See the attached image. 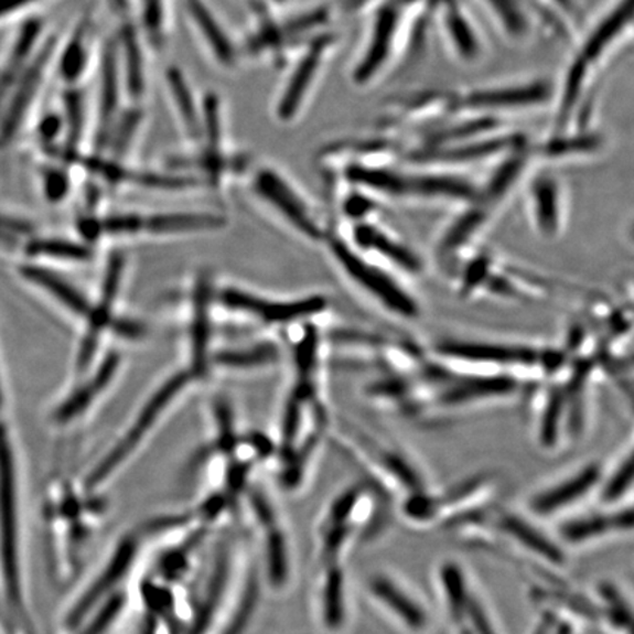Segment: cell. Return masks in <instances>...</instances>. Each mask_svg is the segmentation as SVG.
<instances>
[{
  "mask_svg": "<svg viewBox=\"0 0 634 634\" xmlns=\"http://www.w3.org/2000/svg\"><path fill=\"white\" fill-rule=\"evenodd\" d=\"M499 37L514 44L529 43L540 29L538 18L527 0H469Z\"/></svg>",
  "mask_w": 634,
  "mask_h": 634,
  "instance_id": "e0dca14e",
  "label": "cell"
},
{
  "mask_svg": "<svg viewBox=\"0 0 634 634\" xmlns=\"http://www.w3.org/2000/svg\"><path fill=\"white\" fill-rule=\"evenodd\" d=\"M109 15L112 17L117 30L128 29V26H137L135 0H104ZM140 30V29H139Z\"/></svg>",
  "mask_w": 634,
  "mask_h": 634,
  "instance_id": "d6a6232c",
  "label": "cell"
},
{
  "mask_svg": "<svg viewBox=\"0 0 634 634\" xmlns=\"http://www.w3.org/2000/svg\"><path fill=\"white\" fill-rule=\"evenodd\" d=\"M334 2L310 4L297 11L283 7L250 11V21L239 37L244 62L283 69L297 51L335 21Z\"/></svg>",
  "mask_w": 634,
  "mask_h": 634,
  "instance_id": "3957f363",
  "label": "cell"
},
{
  "mask_svg": "<svg viewBox=\"0 0 634 634\" xmlns=\"http://www.w3.org/2000/svg\"><path fill=\"white\" fill-rule=\"evenodd\" d=\"M438 356L461 365L483 367L547 366V356L516 345L485 343H445L437 348Z\"/></svg>",
  "mask_w": 634,
  "mask_h": 634,
  "instance_id": "9a60e30c",
  "label": "cell"
},
{
  "mask_svg": "<svg viewBox=\"0 0 634 634\" xmlns=\"http://www.w3.org/2000/svg\"><path fill=\"white\" fill-rule=\"evenodd\" d=\"M95 35L96 21L90 12H86L65 42L57 44L53 66L65 88L84 87L95 74L100 52Z\"/></svg>",
  "mask_w": 634,
  "mask_h": 634,
  "instance_id": "8fae6325",
  "label": "cell"
},
{
  "mask_svg": "<svg viewBox=\"0 0 634 634\" xmlns=\"http://www.w3.org/2000/svg\"><path fill=\"white\" fill-rule=\"evenodd\" d=\"M632 525V512L628 509V512L619 513L615 516H592L567 523L566 526H562L561 534L569 542L579 544L613 529H631Z\"/></svg>",
  "mask_w": 634,
  "mask_h": 634,
  "instance_id": "d4e9b609",
  "label": "cell"
},
{
  "mask_svg": "<svg viewBox=\"0 0 634 634\" xmlns=\"http://www.w3.org/2000/svg\"><path fill=\"white\" fill-rule=\"evenodd\" d=\"M144 216L137 213H122L109 216L101 222V228L109 234H137L143 230Z\"/></svg>",
  "mask_w": 634,
  "mask_h": 634,
  "instance_id": "1f68e13d",
  "label": "cell"
},
{
  "mask_svg": "<svg viewBox=\"0 0 634 634\" xmlns=\"http://www.w3.org/2000/svg\"><path fill=\"white\" fill-rule=\"evenodd\" d=\"M633 481V459L632 454L627 455V459L620 464V468L615 470L611 481L606 483L604 491H602V499L606 503H613L622 498L628 487L632 486Z\"/></svg>",
  "mask_w": 634,
  "mask_h": 634,
  "instance_id": "f546056e",
  "label": "cell"
},
{
  "mask_svg": "<svg viewBox=\"0 0 634 634\" xmlns=\"http://www.w3.org/2000/svg\"><path fill=\"white\" fill-rule=\"evenodd\" d=\"M15 473L7 430L0 426V556L9 602L21 609L17 558Z\"/></svg>",
  "mask_w": 634,
  "mask_h": 634,
  "instance_id": "9c48e42d",
  "label": "cell"
},
{
  "mask_svg": "<svg viewBox=\"0 0 634 634\" xmlns=\"http://www.w3.org/2000/svg\"><path fill=\"white\" fill-rule=\"evenodd\" d=\"M189 380L190 375L187 374L175 375L174 378L168 380L166 384H163L162 387L154 393V396L146 402L139 418L136 419L135 425L128 430L126 437L121 439L117 448H114V450L109 452L104 463L97 468L95 476H93L95 481H100L101 477L112 473L114 469L121 464L128 454H131V452L136 450L141 439L146 437V433L149 432L154 422L161 418L163 410H166V407L174 401V398L183 391Z\"/></svg>",
  "mask_w": 634,
  "mask_h": 634,
  "instance_id": "7c38bea8",
  "label": "cell"
},
{
  "mask_svg": "<svg viewBox=\"0 0 634 634\" xmlns=\"http://www.w3.org/2000/svg\"><path fill=\"white\" fill-rule=\"evenodd\" d=\"M343 573L332 570L327 574L325 593H323V614L327 626L340 627L344 622Z\"/></svg>",
  "mask_w": 634,
  "mask_h": 634,
  "instance_id": "4316f807",
  "label": "cell"
},
{
  "mask_svg": "<svg viewBox=\"0 0 634 634\" xmlns=\"http://www.w3.org/2000/svg\"><path fill=\"white\" fill-rule=\"evenodd\" d=\"M69 190V179L64 171L52 170L47 171L44 176V192L49 201L60 202L66 196Z\"/></svg>",
  "mask_w": 634,
  "mask_h": 634,
  "instance_id": "e575fe53",
  "label": "cell"
},
{
  "mask_svg": "<svg viewBox=\"0 0 634 634\" xmlns=\"http://www.w3.org/2000/svg\"><path fill=\"white\" fill-rule=\"evenodd\" d=\"M383 2L384 0H334L336 12L347 17H365L367 12Z\"/></svg>",
  "mask_w": 634,
  "mask_h": 634,
  "instance_id": "d590c367",
  "label": "cell"
},
{
  "mask_svg": "<svg viewBox=\"0 0 634 634\" xmlns=\"http://www.w3.org/2000/svg\"><path fill=\"white\" fill-rule=\"evenodd\" d=\"M277 352L270 347H259L255 350H248V352L241 353H228L221 356L219 362L225 366H259L264 363L272 362Z\"/></svg>",
  "mask_w": 634,
  "mask_h": 634,
  "instance_id": "4dcf8cb0",
  "label": "cell"
},
{
  "mask_svg": "<svg viewBox=\"0 0 634 634\" xmlns=\"http://www.w3.org/2000/svg\"><path fill=\"white\" fill-rule=\"evenodd\" d=\"M224 219L211 213H165V215L144 216L143 229L154 234L192 233L221 228Z\"/></svg>",
  "mask_w": 634,
  "mask_h": 634,
  "instance_id": "cb8c5ba5",
  "label": "cell"
},
{
  "mask_svg": "<svg viewBox=\"0 0 634 634\" xmlns=\"http://www.w3.org/2000/svg\"><path fill=\"white\" fill-rule=\"evenodd\" d=\"M352 233L353 244L350 246L362 255L370 259L374 256V260L387 261L393 268L400 269L411 277L423 272L420 257L397 235L380 228L378 219L356 222Z\"/></svg>",
  "mask_w": 634,
  "mask_h": 634,
  "instance_id": "5bb4252c",
  "label": "cell"
},
{
  "mask_svg": "<svg viewBox=\"0 0 634 634\" xmlns=\"http://www.w3.org/2000/svg\"><path fill=\"white\" fill-rule=\"evenodd\" d=\"M557 634H570V628L569 627H562L560 632H558Z\"/></svg>",
  "mask_w": 634,
  "mask_h": 634,
  "instance_id": "b9f144b4",
  "label": "cell"
},
{
  "mask_svg": "<svg viewBox=\"0 0 634 634\" xmlns=\"http://www.w3.org/2000/svg\"><path fill=\"white\" fill-rule=\"evenodd\" d=\"M501 527L513 538H516L518 542L525 545L526 548L531 549V551L539 554L549 561L561 562L562 554L558 549L557 545L549 542L542 534H539L535 527L527 525L522 518L514 516H505L501 520Z\"/></svg>",
  "mask_w": 634,
  "mask_h": 634,
  "instance_id": "484cf974",
  "label": "cell"
},
{
  "mask_svg": "<svg viewBox=\"0 0 634 634\" xmlns=\"http://www.w3.org/2000/svg\"><path fill=\"white\" fill-rule=\"evenodd\" d=\"M556 83L545 77L496 79L454 90L455 115H474L512 122L517 115L552 106Z\"/></svg>",
  "mask_w": 634,
  "mask_h": 634,
  "instance_id": "5b68a950",
  "label": "cell"
},
{
  "mask_svg": "<svg viewBox=\"0 0 634 634\" xmlns=\"http://www.w3.org/2000/svg\"><path fill=\"white\" fill-rule=\"evenodd\" d=\"M25 230L21 222L11 219V217L0 216V241H13L18 233Z\"/></svg>",
  "mask_w": 634,
  "mask_h": 634,
  "instance_id": "74e56055",
  "label": "cell"
},
{
  "mask_svg": "<svg viewBox=\"0 0 634 634\" xmlns=\"http://www.w3.org/2000/svg\"><path fill=\"white\" fill-rule=\"evenodd\" d=\"M21 273L24 275L29 281L49 292L53 299L61 301L71 312L78 314V316H88V314H90L92 309L86 297L82 295V292L75 290L73 286H69L68 282L57 277V275L39 268V266H24V268L21 269Z\"/></svg>",
  "mask_w": 634,
  "mask_h": 634,
  "instance_id": "7402d4cb",
  "label": "cell"
},
{
  "mask_svg": "<svg viewBox=\"0 0 634 634\" xmlns=\"http://www.w3.org/2000/svg\"><path fill=\"white\" fill-rule=\"evenodd\" d=\"M369 588L372 593L385 606H388L407 627L411 631H423L428 624V615H426L425 610L413 598L398 588L393 580L384 578V576H376L370 580Z\"/></svg>",
  "mask_w": 634,
  "mask_h": 634,
  "instance_id": "44dd1931",
  "label": "cell"
},
{
  "mask_svg": "<svg viewBox=\"0 0 634 634\" xmlns=\"http://www.w3.org/2000/svg\"><path fill=\"white\" fill-rule=\"evenodd\" d=\"M428 0H384L366 13V25L350 61L348 79L356 88L375 87L418 47L428 33Z\"/></svg>",
  "mask_w": 634,
  "mask_h": 634,
  "instance_id": "7a4b0ae2",
  "label": "cell"
},
{
  "mask_svg": "<svg viewBox=\"0 0 634 634\" xmlns=\"http://www.w3.org/2000/svg\"><path fill=\"white\" fill-rule=\"evenodd\" d=\"M137 24L150 56L161 55L171 39L172 0H135Z\"/></svg>",
  "mask_w": 634,
  "mask_h": 634,
  "instance_id": "d6986e66",
  "label": "cell"
},
{
  "mask_svg": "<svg viewBox=\"0 0 634 634\" xmlns=\"http://www.w3.org/2000/svg\"><path fill=\"white\" fill-rule=\"evenodd\" d=\"M426 17L429 30L456 64L473 66L485 60V33L469 0H428Z\"/></svg>",
  "mask_w": 634,
  "mask_h": 634,
  "instance_id": "52a82bcc",
  "label": "cell"
},
{
  "mask_svg": "<svg viewBox=\"0 0 634 634\" xmlns=\"http://www.w3.org/2000/svg\"><path fill=\"white\" fill-rule=\"evenodd\" d=\"M634 0H610L597 20L583 29L561 82L556 83L554 121L548 137L592 130L598 79L633 37Z\"/></svg>",
  "mask_w": 634,
  "mask_h": 634,
  "instance_id": "6da1fadb",
  "label": "cell"
},
{
  "mask_svg": "<svg viewBox=\"0 0 634 634\" xmlns=\"http://www.w3.org/2000/svg\"><path fill=\"white\" fill-rule=\"evenodd\" d=\"M166 101L181 135L194 146L202 137L203 93L193 86L192 79L180 66L171 65L163 74Z\"/></svg>",
  "mask_w": 634,
  "mask_h": 634,
  "instance_id": "2e32d148",
  "label": "cell"
},
{
  "mask_svg": "<svg viewBox=\"0 0 634 634\" xmlns=\"http://www.w3.org/2000/svg\"><path fill=\"white\" fill-rule=\"evenodd\" d=\"M332 256L343 269L345 278L366 297L374 301L384 312L402 321H415L422 314L418 300L410 294L402 283L374 259L354 250L343 239H332Z\"/></svg>",
  "mask_w": 634,
  "mask_h": 634,
  "instance_id": "8992f818",
  "label": "cell"
},
{
  "mask_svg": "<svg viewBox=\"0 0 634 634\" xmlns=\"http://www.w3.org/2000/svg\"><path fill=\"white\" fill-rule=\"evenodd\" d=\"M244 2L247 4L248 12H250L256 11V9L283 7L287 0H244Z\"/></svg>",
  "mask_w": 634,
  "mask_h": 634,
  "instance_id": "ab89813d",
  "label": "cell"
},
{
  "mask_svg": "<svg viewBox=\"0 0 634 634\" xmlns=\"http://www.w3.org/2000/svg\"><path fill=\"white\" fill-rule=\"evenodd\" d=\"M39 136L44 143H53L56 140H64L65 137V121L64 115L60 112H51L44 115L42 121L39 123Z\"/></svg>",
  "mask_w": 634,
  "mask_h": 634,
  "instance_id": "836d02e7",
  "label": "cell"
},
{
  "mask_svg": "<svg viewBox=\"0 0 634 634\" xmlns=\"http://www.w3.org/2000/svg\"><path fill=\"white\" fill-rule=\"evenodd\" d=\"M37 0H0V20L13 15V13L20 12L21 9L29 8Z\"/></svg>",
  "mask_w": 634,
  "mask_h": 634,
  "instance_id": "f35d334b",
  "label": "cell"
},
{
  "mask_svg": "<svg viewBox=\"0 0 634 634\" xmlns=\"http://www.w3.org/2000/svg\"><path fill=\"white\" fill-rule=\"evenodd\" d=\"M224 301L229 308L241 310L273 323H287L299 321L321 313L326 308L325 300L321 297H310V299L290 301V303H275L259 299L246 292L228 290L224 292Z\"/></svg>",
  "mask_w": 634,
  "mask_h": 634,
  "instance_id": "ac0fdd59",
  "label": "cell"
},
{
  "mask_svg": "<svg viewBox=\"0 0 634 634\" xmlns=\"http://www.w3.org/2000/svg\"><path fill=\"white\" fill-rule=\"evenodd\" d=\"M443 587L448 592V601H450L451 613L454 617H461L465 613L468 606V593H465L463 578H461L460 570L454 566H448L442 571Z\"/></svg>",
  "mask_w": 634,
  "mask_h": 634,
  "instance_id": "f1b7e54d",
  "label": "cell"
},
{
  "mask_svg": "<svg viewBox=\"0 0 634 634\" xmlns=\"http://www.w3.org/2000/svg\"><path fill=\"white\" fill-rule=\"evenodd\" d=\"M29 250L33 255L51 256L65 260L83 261L90 256V251L86 247L64 241V239H39V241L30 244Z\"/></svg>",
  "mask_w": 634,
  "mask_h": 634,
  "instance_id": "83f0119b",
  "label": "cell"
},
{
  "mask_svg": "<svg viewBox=\"0 0 634 634\" xmlns=\"http://www.w3.org/2000/svg\"><path fill=\"white\" fill-rule=\"evenodd\" d=\"M251 190L266 205L290 222L303 237L314 241L322 238L323 230L313 216L312 207L282 172L270 166L259 168L252 175Z\"/></svg>",
  "mask_w": 634,
  "mask_h": 634,
  "instance_id": "30bf717a",
  "label": "cell"
},
{
  "mask_svg": "<svg viewBox=\"0 0 634 634\" xmlns=\"http://www.w3.org/2000/svg\"><path fill=\"white\" fill-rule=\"evenodd\" d=\"M465 613H468L470 619H472L474 632L477 634H495L494 627H492L485 611L481 609V605H479L477 602L473 600V598H469L468 606H465Z\"/></svg>",
  "mask_w": 634,
  "mask_h": 634,
  "instance_id": "8d00e7d4",
  "label": "cell"
},
{
  "mask_svg": "<svg viewBox=\"0 0 634 634\" xmlns=\"http://www.w3.org/2000/svg\"><path fill=\"white\" fill-rule=\"evenodd\" d=\"M601 469L592 464L584 468L582 472L574 474L560 485L542 492L531 501V508L538 514L557 513L558 509L582 498L587 492L591 491L597 482L600 481Z\"/></svg>",
  "mask_w": 634,
  "mask_h": 634,
  "instance_id": "ffe728a7",
  "label": "cell"
},
{
  "mask_svg": "<svg viewBox=\"0 0 634 634\" xmlns=\"http://www.w3.org/2000/svg\"><path fill=\"white\" fill-rule=\"evenodd\" d=\"M527 215L540 237H560L566 224L567 193L557 175L539 174L530 181L526 193Z\"/></svg>",
  "mask_w": 634,
  "mask_h": 634,
  "instance_id": "4fadbf2b",
  "label": "cell"
},
{
  "mask_svg": "<svg viewBox=\"0 0 634 634\" xmlns=\"http://www.w3.org/2000/svg\"><path fill=\"white\" fill-rule=\"evenodd\" d=\"M463 634H473V633H470V632H463Z\"/></svg>",
  "mask_w": 634,
  "mask_h": 634,
  "instance_id": "7bdbcfd3",
  "label": "cell"
},
{
  "mask_svg": "<svg viewBox=\"0 0 634 634\" xmlns=\"http://www.w3.org/2000/svg\"><path fill=\"white\" fill-rule=\"evenodd\" d=\"M548 628H549V622H545L542 624V627L539 628L538 632H536L535 634H547L548 633Z\"/></svg>",
  "mask_w": 634,
  "mask_h": 634,
  "instance_id": "60d3db41",
  "label": "cell"
},
{
  "mask_svg": "<svg viewBox=\"0 0 634 634\" xmlns=\"http://www.w3.org/2000/svg\"><path fill=\"white\" fill-rule=\"evenodd\" d=\"M117 356L106 358L104 365L97 370L95 378L84 385L83 388H79L78 391H75L73 397H69L68 400L57 409V422H68V420L77 418L79 413H83L93 401V398L99 396V394L108 387L110 380L114 378L115 372H117Z\"/></svg>",
  "mask_w": 634,
  "mask_h": 634,
  "instance_id": "603a6c76",
  "label": "cell"
},
{
  "mask_svg": "<svg viewBox=\"0 0 634 634\" xmlns=\"http://www.w3.org/2000/svg\"><path fill=\"white\" fill-rule=\"evenodd\" d=\"M181 12L203 55L222 73H235L244 62L241 44L209 0H180Z\"/></svg>",
  "mask_w": 634,
  "mask_h": 634,
  "instance_id": "ba28073f",
  "label": "cell"
},
{
  "mask_svg": "<svg viewBox=\"0 0 634 634\" xmlns=\"http://www.w3.org/2000/svg\"><path fill=\"white\" fill-rule=\"evenodd\" d=\"M340 42V34L334 29L322 31L304 43L283 66L282 82L270 106V114L278 126L292 127L304 117Z\"/></svg>",
  "mask_w": 634,
  "mask_h": 634,
  "instance_id": "277c9868",
  "label": "cell"
}]
</instances>
